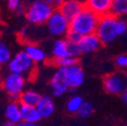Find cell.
<instances>
[{"instance_id": "cell-1", "label": "cell", "mask_w": 127, "mask_h": 126, "mask_svg": "<svg viewBox=\"0 0 127 126\" xmlns=\"http://www.w3.org/2000/svg\"><path fill=\"white\" fill-rule=\"evenodd\" d=\"M127 33V20L124 17H118L109 13L100 16L96 34L99 36L103 44H110L116 40L117 37Z\"/></svg>"}, {"instance_id": "cell-2", "label": "cell", "mask_w": 127, "mask_h": 126, "mask_svg": "<svg viewBox=\"0 0 127 126\" xmlns=\"http://www.w3.org/2000/svg\"><path fill=\"white\" fill-rule=\"evenodd\" d=\"M100 16L88 7H84L74 18L70 20V29L81 36L96 32Z\"/></svg>"}, {"instance_id": "cell-3", "label": "cell", "mask_w": 127, "mask_h": 126, "mask_svg": "<svg viewBox=\"0 0 127 126\" xmlns=\"http://www.w3.org/2000/svg\"><path fill=\"white\" fill-rule=\"evenodd\" d=\"M55 11L52 3L43 0H35L31 3L25 11L26 20L34 25L44 24Z\"/></svg>"}, {"instance_id": "cell-4", "label": "cell", "mask_w": 127, "mask_h": 126, "mask_svg": "<svg viewBox=\"0 0 127 126\" xmlns=\"http://www.w3.org/2000/svg\"><path fill=\"white\" fill-rule=\"evenodd\" d=\"M26 78L24 75L10 72L2 81V88L8 94L12 101H18L19 95L24 91Z\"/></svg>"}, {"instance_id": "cell-5", "label": "cell", "mask_w": 127, "mask_h": 126, "mask_svg": "<svg viewBox=\"0 0 127 126\" xmlns=\"http://www.w3.org/2000/svg\"><path fill=\"white\" fill-rule=\"evenodd\" d=\"M35 63L32 61L25 51L18 52L16 55L11 57L8 62V70L12 73H17L21 75H29L34 69Z\"/></svg>"}, {"instance_id": "cell-6", "label": "cell", "mask_w": 127, "mask_h": 126, "mask_svg": "<svg viewBox=\"0 0 127 126\" xmlns=\"http://www.w3.org/2000/svg\"><path fill=\"white\" fill-rule=\"evenodd\" d=\"M45 24L50 34L57 37L66 36L70 30V19H68L59 9L53 12Z\"/></svg>"}, {"instance_id": "cell-7", "label": "cell", "mask_w": 127, "mask_h": 126, "mask_svg": "<svg viewBox=\"0 0 127 126\" xmlns=\"http://www.w3.org/2000/svg\"><path fill=\"white\" fill-rule=\"evenodd\" d=\"M51 87H52L53 96L56 98L62 97L64 94L69 91L70 85L67 79L66 68L60 67L56 71V73L53 75L51 79Z\"/></svg>"}, {"instance_id": "cell-8", "label": "cell", "mask_w": 127, "mask_h": 126, "mask_svg": "<svg viewBox=\"0 0 127 126\" xmlns=\"http://www.w3.org/2000/svg\"><path fill=\"white\" fill-rule=\"evenodd\" d=\"M125 78L118 73L109 74L103 79L104 90L109 94H112V95H120L125 90Z\"/></svg>"}, {"instance_id": "cell-9", "label": "cell", "mask_w": 127, "mask_h": 126, "mask_svg": "<svg viewBox=\"0 0 127 126\" xmlns=\"http://www.w3.org/2000/svg\"><path fill=\"white\" fill-rule=\"evenodd\" d=\"M78 44L82 54H93L97 52L103 43L100 40L99 36L96 34V32H94L87 35H83L79 40Z\"/></svg>"}, {"instance_id": "cell-10", "label": "cell", "mask_w": 127, "mask_h": 126, "mask_svg": "<svg viewBox=\"0 0 127 126\" xmlns=\"http://www.w3.org/2000/svg\"><path fill=\"white\" fill-rule=\"evenodd\" d=\"M66 73H67V79L70 85V89L71 88L77 89L83 85L85 81V73L81 68V66H79V64L66 68Z\"/></svg>"}, {"instance_id": "cell-11", "label": "cell", "mask_w": 127, "mask_h": 126, "mask_svg": "<svg viewBox=\"0 0 127 126\" xmlns=\"http://www.w3.org/2000/svg\"><path fill=\"white\" fill-rule=\"evenodd\" d=\"M84 1L85 0H66L65 2L59 5V10L71 20L85 7Z\"/></svg>"}, {"instance_id": "cell-12", "label": "cell", "mask_w": 127, "mask_h": 126, "mask_svg": "<svg viewBox=\"0 0 127 126\" xmlns=\"http://www.w3.org/2000/svg\"><path fill=\"white\" fill-rule=\"evenodd\" d=\"M4 114L7 122L5 125H16L19 124L22 121L21 118V111H20V103H17V101H12L10 102L5 110H4Z\"/></svg>"}, {"instance_id": "cell-13", "label": "cell", "mask_w": 127, "mask_h": 126, "mask_svg": "<svg viewBox=\"0 0 127 126\" xmlns=\"http://www.w3.org/2000/svg\"><path fill=\"white\" fill-rule=\"evenodd\" d=\"M85 6L94 11L99 16L111 13L112 0H85Z\"/></svg>"}, {"instance_id": "cell-14", "label": "cell", "mask_w": 127, "mask_h": 126, "mask_svg": "<svg viewBox=\"0 0 127 126\" xmlns=\"http://www.w3.org/2000/svg\"><path fill=\"white\" fill-rule=\"evenodd\" d=\"M20 111H21L22 122L29 123L31 126L35 125L40 121V119H42L36 106L20 104Z\"/></svg>"}, {"instance_id": "cell-15", "label": "cell", "mask_w": 127, "mask_h": 126, "mask_svg": "<svg viewBox=\"0 0 127 126\" xmlns=\"http://www.w3.org/2000/svg\"><path fill=\"white\" fill-rule=\"evenodd\" d=\"M36 108L41 116V118H49L51 117L56 110L55 102L51 96H41L38 103L36 104Z\"/></svg>"}, {"instance_id": "cell-16", "label": "cell", "mask_w": 127, "mask_h": 126, "mask_svg": "<svg viewBox=\"0 0 127 126\" xmlns=\"http://www.w3.org/2000/svg\"><path fill=\"white\" fill-rule=\"evenodd\" d=\"M24 51L27 53V55L32 59V61L35 63V64H40V63H43L46 61L47 56L46 53L44 52V50L41 48V46L34 44V43H28L25 45Z\"/></svg>"}, {"instance_id": "cell-17", "label": "cell", "mask_w": 127, "mask_h": 126, "mask_svg": "<svg viewBox=\"0 0 127 126\" xmlns=\"http://www.w3.org/2000/svg\"><path fill=\"white\" fill-rule=\"evenodd\" d=\"M53 57L54 59H59V58H64L70 56L69 52V40L67 38H58L57 40L54 41L53 43Z\"/></svg>"}, {"instance_id": "cell-18", "label": "cell", "mask_w": 127, "mask_h": 126, "mask_svg": "<svg viewBox=\"0 0 127 126\" xmlns=\"http://www.w3.org/2000/svg\"><path fill=\"white\" fill-rule=\"evenodd\" d=\"M40 97H41L40 94L35 92V91H33V90H24L19 95L18 102L20 104L36 106V104L38 103Z\"/></svg>"}, {"instance_id": "cell-19", "label": "cell", "mask_w": 127, "mask_h": 126, "mask_svg": "<svg viewBox=\"0 0 127 126\" xmlns=\"http://www.w3.org/2000/svg\"><path fill=\"white\" fill-rule=\"evenodd\" d=\"M111 13L118 17L127 16V0H112Z\"/></svg>"}, {"instance_id": "cell-20", "label": "cell", "mask_w": 127, "mask_h": 126, "mask_svg": "<svg viewBox=\"0 0 127 126\" xmlns=\"http://www.w3.org/2000/svg\"><path fill=\"white\" fill-rule=\"evenodd\" d=\"M84 100L81 96L79 95H73L67 102L66 108H67V111L70 114H76L78 112V110L80 109L81 105L83 104Z\"/></svg>"}, {"instance_id": "cell-21", "label": "cell", "mask_w": 127, "mask_h": 126, "mask_svg": "<svg viewBox=\"0 0 127 126\" xmlns=\"http://www.w3.org/2000/svg\"><path fill=\"white\" fill-rule=\"evenodd\" d=\"M53 63H54V65L58 66L59 68L60 67H62V68H69V67H71L73 65L78 64V58L68 56V57H64V58L54 59Z\"/></svg>"}, {"instance_id": "cell-22", "label": "cell", "mask_w": 127, "mask_h": 126, "mask_svg": "<svg viewBox=\"0 0 127 126\" xmlns=\"http://www.w3.org/2000/svg\"><path fill=\"white\" fill-rule=\"evenodd\" d=\"M94 113V106L90 103V102H83V104L81 105L80 109L78 110V112L76 113L77 116L81 119H86L88 117H90L92 114Z\"/></svg>"}, {"instance_id": "cell-23", "label": "cell", "mask_w": 127, "mask_h": 126, "mask_svg": "<svg viewBox=\"0 0 127 126\" xmlns=\"http://www.w3.org/2000/svg\"><path fill=\"white\" fill-rule=\"evenodd\" d=\"M12 55L9 46L2 40H0V65H7Z\"/></svg>"}, {"instance_id": "cell-24", "label": "cell", "mask_w": 127, "mask_h": 126, "mask_svg": "<svg viewBox=\"0 0 127 126\" xmlns=\"http://www.w3.org/2000/svg\"><path fill=\"white\" fill-rule=\"evenodd\" d=\"M69 52H70V56L71 57H75V58H79L82 55L78 42L69 41Z\"/></svg>"}, {"instance_id": "cell-25", "label": "cell", "mask_w": 127, "mask_h": 126, "mask_svg": "<svg viewBox=\"0 0 127 126\" xmlns=\"http://www.w3.org/2000/svg\"><path fill=\"white\" fill-rule=\"evenodd\" d=\"M115 64L118 68L125 70L127 68V55H120V56L116 57Z\"/></svg>"}, {"instance_id": "cell-26", "label": "cell", "mask_w": 127, "mask_h": 126, "mask_svg": "<svg viewBox=\"0 0 127 126\" xmlns=\"http://www.w3.org/2000/svg\"><path fill=\"white\" fill-rule=\"evenodd\" d=\"M7 2V6L10 10L12 11H15V10H18V11H21L20 10V0H6Z\"/></svg>"}, {"instance_id": "cell-27", "label": "cell", "mask_w": 127, "mask_h": 126, "mask_svg": "<svg viewBox=\"0 0 127 126\" xmlns=\"http://www.w3.org/2000/svg\"><path fill=\"white\" fill-rule=\"evenodd\" d=\"M82 36L80 35V34H78L77 32H75V31H73V30H69L68 31V33H67V35H66V38L69 40V41H72V42H79V40H80V38H81Z\"/></svg>"}, {"instance_id": "cell-28", "label": "cell", "mask_w": 127, "mask_h": 126, "mask_svg": "<svg viewBox=\"0 0 127 126\" xmlns=\"http://www.w3.org/2000/svg\"><path fill=\"white\" fill-rule=\"evenodd\" d=\"M28 28L27 27H22L21 29H20V32H19V34H20V36L22 37V38H25L27 35H28Z\"/></svg>"}, {"instance_id": "cell-29", "label": "cell", "mask_w": 127, "mask_h": 126, "mask_svg": "<svg viewBox=\"0 0 127 126\" xmlns=\"http://www.w3.org/2000/svg\"><path fill=\"white\" fill-rule=\"evenodd\" d=\"M120 96H121V100H122V102L125 104V105H127V91H123L121 94H120Z\"/></svg>"}, {"instance_id": "cell-30", "label": "cell", "mask_w": 127, "mask_h": 126, "mask_svg": "<svg viewBox=\"0 0 127 126\" xmlns=\"http://www.w3.org/2000/svg\"><path fill=\"white\" fill-rule=\"evenodd\" d=\"M66 0H54V3L57 4V5H61L63 2H65Z\"/></svg>"}, {"instance_id": "cell-31", "label": "cell", "mask_w": 127, "mask_h": 126, "mask_svg": "<svg viewBox=\"0 0 127 126\" xmlns=\"http://www.w3.org/2000/svg\"><path fill=\"white\" fill-rule=\"evenodd\" d=\"M43 1H46V2H49V3H54V0H43Z\"/></svg>"}, {"instance_id": "cell-32", "label": "cell", "mask_w": 127, "mask_h": 126, "mask_svg": "<svg viewBox=\"0 0 127 126\" xmlns=\"http://www.w3.org/2000/svg\"><path fill=\"white\" fill-rule=\"evenodd\" d=\"M125 77H126V78H127V68H126V69H125Z\"/></svg>"}, {"instance_id": "cell-33", "label": "cell", "mask_w": 127, "mask_h": 126, "mask_svg": "<svg viewBox=\"0 0 127 126\" xmlns=\"http://www.w3.org/2000/svg\"><path fill=\"white\" fill-rule=\"evenodd\" d=\"M125 91H127V82H126V85H125Z\"/></svg>"}]
</instances>
